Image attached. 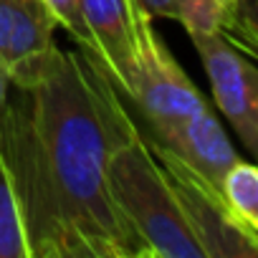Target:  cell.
Returning <instances> with one entry per match:
<instances>
[{"mask_svg":"<svg viewBox=\"0 0 258 258\" xmlns=\"http://www.w3.org/2000/svg\"><path fill=\"white\" fill-rule=\"evenodd\" d=\"M116 101L94 58L56 46L43 74L0 106V155L31 258H150L106 185Z\"/></svg>","mask_w":258,"mask_h":258,"instance_id":"obj_1","label":"cell"},{"mask_svg":"<svg viewBox=\"0 0 258 258\" xmlns=\"http://www.w3.org/2000/svg\"><path fill=\"white\" fill-rule=\"evenodd\" d=\"M106 185L111 203L140 235L150 258H203L147 137H142L121 101H116L111 116Z\"/></svg>","mask_w":258,"mask_h":258,"instance_id":"obj_2","label":"cell"},{"mask_svg":"<svg viewBox=\"0 0 258 258\" xmlns=\"http://www.w3.org/2000/svg\"><path fill=\"white\" fill-rule=\"evenodd\" d=\"M147 145L172 187V195L203 250V258H255L258 233L248 230L233 215L223 190L155 137L147 140Z\"/></svg>","mask_w":258,"mask_h":258,"instance_id":"obj_3","label":"cell"},{"mask_svg":"<svg viewBox=\"0 0 258 258\" xmlns=\"http://www.w3.org/2000/svg\"><path fill=\"white\" fill-rule=\"evenodd\" d=\"M84 26L81 51L109 76L126 96L135 81L137 43L152 18L137 0H79Z\"/></svg>","mask_w":258,"mask_h":258,"instance_id":"obj_4","label":"cell"},{"mask_svg":"<svg viewBox=\"0 0 258 258\" xmlns=\"http://www.w3.org/2000/svg\"><path fill=\"white\" fill-rule=\"evenodd\" d=\"M203 58L213 99L250 155L258 152V71L248 56L220 33H190Z\"/></svg>","mask_w":258,"mask_h":258,"instance_id":"obj_5","label":"cell"},{"mask_svg":"<svg viewBox=\"0 0 258 258\" xmlns=\"http://www.w3.org/2000/svg\"><path fill=\"white\" fill-rule=\"evenodd\" d=\"M129 96L140 104L150 129L190 116L198 109L208 106L205 96L187 79L152 23L142 31L137 43L135 81Z\"/></svg>","mask_w":258,"mask_h":258,"instance_id":"obj_6","label":"cell"},{"mask_svg":"<svg viewBox=\"0 0 258 258\" xmlns=\"http://www.w3.org/2000/svg\"><path fill=\"white\" fill-rule=\"evenodd\" d=\"M152 137L157 142H162L165 147H170L172 152H177L185 162H190L195 170H200L218 187H220V180L228 172V167L238 160V152L233 150L230 140L225 137V129L220 126L210 104L198 109L190 116L155 126Z\"/></svg>","mask_w":258,"mask_h":258,"instance_id":"obj_7","label":"cell"},{"mask_svg":"<svg viewBox=\"0 0 258 258\" xmlns=\"http://www.w3.org/2000/svg\"><path fill=\"white\" fill-rule=\"evenodd\" d=\"M142 11L155 18L177 21L190 33H220L245 56L255 51V23L250 16V0H137Z\"/></svg>","mask_w":258,"mask_h":258,"instance_id":"obj_8","label":"cell"},{"mask_svg":"<svg viewBox=\"0 0 258 258\" xmlns=\"http://www.w3.org/2000/svg\"><path fill=\"white\" fill-rule=\"evenodd\" d=\"M220 190L233 215L248 230L258 233V170L238 157L223 175Z\"/></svg>","mask_w":258,"mask_h":258,"instance_id":"obj_9","label":"cell"},{"mask_svg":"<svg viewBox=\"0 0 258 258\" xmlns=\"http://www.w3.org/2000/svg\"><path fill=\"white\" fill-rule=\"evenodd\" d=\"M0 258H31L23 213L3 155H0Z\"/></svg>","mask_w":258,"mask_h":258,"instance_id":"obj_10","label":"cell"},{"mask_svg":"<svg viewBox=\"0 0 258 258\" xmlns=\"http://www.w3.org/2000/svg\"><path fill=\"white\" fill-rule=\"evenodd\" d=\"M41 3H46V8L53 13L56 23L61 28H66L76 43H81L84 26H81V16H79V0H41Z\"/></svg>","mask_w":258,"mask_h":258,"instance_id":"obj_11","label":"cell"},{"mask_svg":"<svg viewBox=\"0 0 258 258\" xmlns=\"http://www.w3.org/2000/svg\"><path fill=\"white\" fill-rule=\"evenodd\" d=\"M8 79H6V74H3V69H0V106H3V101H6V96H8Z\"/></svg>","mask_w":258,"mask_h":258,"instance_id":"obj_12","label":"cell"},{"mask_svg":"<svg viewBox=\"0 0 258 258\" xmlns=\"http://www.w3.org/2000/svg\"><path fill=\"white\" fill-rule=\"evenodd\" d=\"M225 3H240V0H225Z\"/></svg>","mask_w":258,"mask_h":258,"instance_id":"obj_13","label":"cell"}]
</instances>
